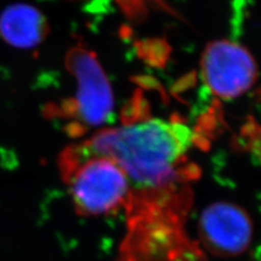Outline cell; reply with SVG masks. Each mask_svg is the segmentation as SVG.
<instances>
[{
    "label": "cell",
    "mask_w": 261,
    "mask_h": 261,
    "mask_svg": "<svg viewBox=\"0 0 261 261\" xmlns=\"http://www.w3.org/2000/svg\"><path fill=\"white\" fill-rule=\"evenodd\" d=\"M202 77L210 91L223 99L242 96L254 85L257 67L250 53L238 43L219 40L201 57Z\"/></svg>",
    "instance_id": "277c9868"
},
{
    "label": "cell",
    "mask_w": 261,
    "mask_h": 261,
    "mask_svg": "<svg viewBox=\"0 0 261 261\" xmlns=\"http://www.w3.org/2000/svg\"><path fill=\"white\" fill-rule=\"evenodd\" d=\"M193 129L176 121L149 119L105 129L69 159L103 156L117 162L132 189L157 191L173 184L193 147Z\"/></svg>",
    "instance_id": "6da1fadb"
},
{
    "label": "cell",
    "mask_w": 261,
    "mask_h": 261,
    "mask_svg": "<svg viewBox=\"0 0 261 261\" xmlns=\"http://www.w3.org/2000/svg\"><path fill=\"white\" fill-rule=\"evenodd\" d=\"M69 68L77 81L75 111L82 122L96 126L108 119L113 108L109 82L95 56L76 48L70 53Z\"/></svg>",
    "instance_id": "8992f818"
},
{
    "label": "cell",
    "mask_w": 261,
    "mask_h": 261,
    "mask_svg": "<svg viewBox=\"0 0 261 261\" xmlns=\"http://www.w3.org/2000/svg\"><path fill=\"white\" fill-rule=\"evenodd\" d=\"M68 165L70 195L81 215L107 216L132 202L129 179L112 159L89 156L69 159Z\"/></svg>",
    "instance_id": "3957f363"
},
{
    "label": "cell",
    "mask_w": 261,
    "mask_h": 261,
    "mask_svg": "<svg viewBox=\"0 0 261 261\" xmlns=\"http://www.w3.org/2000/svg\"><path fill=\"white\" fill-rule=\"evenodd\" d=\"M116 261H206V257L199 243L184 232L178 211L154 209L132 212Z\"/></svg>",
    "instance_id": "7a4b0ae2"
},
{
    "label": "cell",
    "mask_w": 261,
    "mask_h": 261,
    "mask_svg": "<svg viewBox=\"0 0 261 261\" xmlns=\"http://www.w3.org/2000/svg\"><path fill=\"white\" fill-rule=\"evenodd\" d=\"M198 232L203 249L219 257H235L249 247L252 223L247 212L231 202H215L202 211Z\"/></svg>",
    "instance_id": "5b68a950"
},
{
    "label": "cell",
    "mask_w": 261,
    "mask_h": 261,
    "mask_svg": "<svg viewBox=\"0 0 261 261\" xmlns=\"http://www.w3.org/2000/svg\"><path fill=\"white\" fill-rule=\"evenodd\" d=\"M47 32L45 16L29 5H13L0 18V33L8 43L15 47H34L43 42Z\"/></svg>",
    "instance_id": "52a82bcc"
}]
</instances>
